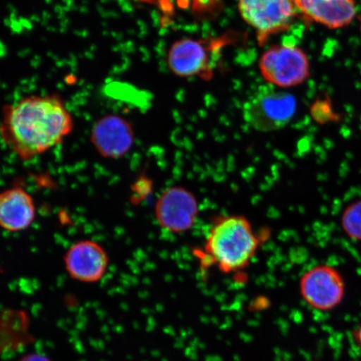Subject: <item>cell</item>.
Listing matches in <instances>:
<instances>
[{
	"instance_id": "obj_1",
	"label": "cell",
	"mask_w": 361,
	"mask_h": 361,
	"mask_svg": "<svg viewBox=\"0 0 361 361\" xmlns=\"http://www.w3.org/2000/svg\"><path fill=\"white\" fill-rule=\"evenodd\" d=\"M73 129V117L58 94L26 97L2 109L0 137L23 161L60 145Z\"/></svg>"
},
{
	"instance_id": "obj_2",
	"label": "cell",
	"mask_w": 361,
	"mask_h": 361,
	"mask_svg": "<svg viewBox=\"0 0 361 361\" xmlns=\"http://www.w3.org/2000/svg\"><path fill=\"white\" fill-rule=\"evenodd\" d=\"M259 239L248 221L231 216L216 222L207 236L205 252L212 263L226 273L245 268L255 256Z\"/></svg>"
},
{
	"instance_id": "obj_3",
	"label": "cell",
	"mask_w": 361,
	"mask_h": 361,
	"mask_svg": "<svg viewBox=\"0 0 361 361\" xmlns=\"http://www.w3.org/2000/svg\"><path fill=\"white\" fill-rule=\"evenodd\" d=\"M259 68L268 82L282 88L303 84L310 75L308 56L301 48L290 44L267 49L261 56Z\"/></svg>"
},
{
	"instance_id": "obj_4",
	"label": "cell",
	"mask_w": 361,
	"mask_h": 361,
	"mask_svg": "<svg viewBox=\"0 0 361 361\" xmlns=\"http://www.w3.org/2000/svg\"><path fill=\"white\" fill-rule=\"evenodd\" d=\"M295 110L296 101L291 94L264 88L248 99L243 106V117L259 132H274L290 123Z\"/></svg>"
},
{
	"instance_id": "obj_5",
	"label": "cell",
	"mask_w": 361,
	"mask_h": 361,
	"mask_svg": "<svg viewBox=\"0 0 361 361\" xmlns=\"http://www.w3.org/2000/svg\"><path fill=\"white\" fill-rule=\"evenodd\" d=\"M238 8L261 44L290 28L299 13L295 0H238Z\"/></svg>"
},
{
	"instance_id": "obj_6",
	"label": "cell",
	"mask_w": 361,
	"mask_h": 361,
	"mask_svg": "<svg viewBox=\"0 0 361 361\" xmlns=\"http://www.w3.org/2000/svg\"><path fill=\"white\" fill-rule=\"evenodd\" d=\"M300 290L307 304L326 312L342 303L346 286L340 271L334 266L322 264L314 266L302 275Z\"/></svg>"
},
{
	"instance_id": "obj_7",
	"label": "cell",
	"mask_w": 361,
	"mask_h": 361,
	"mask_svg": "<svg viewBox=\"0 0 361 361\" xmlns=\"http://www.w3.org/2000/svg\"><path fill=\"white\" fill-rule=\"evenodd\" d=\"M109 255L100 243L85 239L73 243L64 255L66 273L74 281L94 283L101 281L109 267Z\"/></svg>"
},
{
	"instance_id": "obj_8",
	"label": "cell",
	"mask_w": 361,
	"mask_h": 361,
	"mask_svg": "<svg viewBox=\"0 0 361 361\" xmlns=\"http://www.w3.org/2000/svg\"><path fill=\"white\" fill-rule=\"evenodd\" d=\"M133 126L124 117L108 114L93 126L90 142L102 157L119 159L130 151L134 144Z\"/></svg>"
},
{
	"instance_id": "obj_9",
	"label": "cell",
	"mask_w": 361,
	"mask_h": 361,
	"mask_svg": "<svg viewBox=\"0 0 361 361\" xmlns=\"http://www.w3.org/2000/svg\"><path fill=\"white\" fill-rule=\"evenodd\" d=\"M197 211L195 198L180 188L169 189L161 194L156 206V216L162 228L183 232L190 228Z\"/></svg>"
},
{
	"instance_id": "obj_10",
	"label": "cell",
	"mask_w": 361,
	"mask_h": 361,
	"mask_svg": "<svg viewBox=\"0 0 361 361\" xmlns=\"http://www.w3.org/2000/svg\"><path fill=\"white\" fill-rule=\"evenodd\" d=\"M306 20L338 30L349 26L357 15L355 0H295Z\"/></svg>"
},
{
	"instance_id": "obj_11",
	"label": "cell",
	"mask_w": 361,
	"mask_h": 361,
	"mask_svg": "<svg viewBox=\"0 0 361 361\" xmlns=\"http://www.w3.org/2000/svg\"><path fill=\"white\" fill-rule=\"evenodd\" d=\"M36 207L32 196L21 187H11L0 192V228L21 232L34 223Z\"/></svg>"
},
{
	"instance_id": "obj_12",
	"label": "cell",
	"mask_w": 361,
	"mask_h": 361,
	"mask_svg": "<svg viewBox=\"0 0 361 361\" xmlns=\"http://www.w3.org/2000/svg\"><path fill=\"white\" fill-rule=\"evenodd\" d=\"M209 55L206 44L200 40L180 39L169 52L168 63L174 74L189 78L207 73Z\"/></svg>"
},
{
	"instance_id": "obj_13",
	"label": "cell",
	"mask_w": 361,
	"mask_h": 361,
	"mask_svg": "<svg viewBox=\"0 0 361 361\" xmlns=\"http://www.w3.org/2000/svg\"><path fill=\"white\" fill-rule=\"evenodd\" d=\"M341 224L347 235L355 240H361V201L346 209L343 214Z\"/></svg>"
},
{
	"instance_id": "obj_14",
	"label": "cell",
	"mask_w": 361,
	"mask_h": 361,
	"mask_svg": "<svg viewBox=\"0 0 361 361\" xmlns=\"http://www.w3.org/2000/svg\"><path fill=\"white\" fill-rule=\"evenodd\" d=\"M20 361H51L47 356L42 354H30L25 355Z\"/></svg>"
},
{
	"instance_id": "obj_15",
	"label": "cell",
	"mask_w": 361,
	"mask_h": 361,
	"mask_svg": "<svg viewBox=\"0 0 361 361\" xmlns=\"http://www.w3.org/2000/svg\"><path fill=\"white\" fill-rule=\"evenodd\" d=\"M353 336L355 338V341L356 344H357L361 348V323L357 329H355Z\"/></svg>"
}]
</instances>
